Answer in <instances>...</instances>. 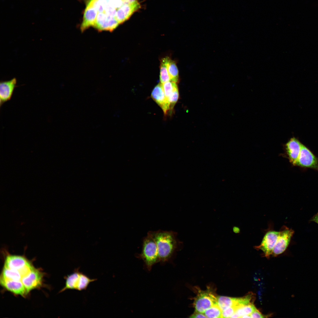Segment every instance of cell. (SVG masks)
Listing matches in <instances>:
<instances>
[{"instance_id":"6da1fadb","label":"cell","mask_w":318,"mask_h":318,"mask_svg":"<svg viewBox=\"0 0 318 318\" xmlns=\"http://www.w3.org/2000/svg\"><path fill=\"white\" fill-rule=\"evenodd\" d=\"M156 243L159 261H167L174 253L183 245L177 238V233L172 231H149Z\"/></svg>"},{"instance_id":"7a4b0ae2","label":"cell","mask_w":318,"mask_h":318,"mask_svg":"<svg viewBox=\"0 0 318 318\" xmlns=\"http://www.w3.org/2000/svg\"><path fill=\"white\" fill-rule=\"evenodd\" d=\"M138 256L143 260L149 270L153 265L159 261L156 243L149 231L143 238L141 252Z\"/></svg>"},{"instance_id":"3957f363","label":"cell","mask_w":318,"mask_h":318,"mask_svg":"<svg viewBox=\"0 0 318 318\" xmlns=\"http://www.w3.org/2000/svg\"><path fill=\"white\" fill-rule=\"evenodd\" d=\"M79 269V268L75 269L72 273L66 277L65 286L60 292L68 289L79 291L86 290L91 282L97 280L96 279H90L80 271Z\"/></svg>"},{"instance_id":"277c9868","label":"cell","mask_w":318,"mask_h":318,"mask_svg":"<svg viewBox=\"0 0 318 318\" xmlns=\"http://www.w3.org/2000/svg\"><path fill=\"white\" fill-rule=\"evenodd\" d=\"M217 297L211 292L199 290L193 303L195 311L204 313L207 309L217 304Z\"/></svg>"},{"instance_id":"5b68a950","label":"cell","mask_w":318,"mask_h":318,"mask_svg":"<svg viewBox=\"0 0 318 318\" xmlns=\"http://www.w3.org/2000/svg\"><path fill=\"white\" fill-rule=\"evenodd\" d=\"M294 231L286 226H283L279 231L272 255L276 256L284 252L289 244Z\"/></svg>"},{"instance_id":"8992f818","label":"cell","mask_w":318,"mask_h":318,"mask_svg":"<svg viewBox=\"0 0 318 318\" xmlns=\"http://www.w3.org/2000/svg\"><path fill=\"white\" fill-rule=\"evenodd\" d=\"M279 234V231L269 229L265 234L260 244L254 246V248L261 250L266 257L269 258L272 255Z\"/></svg>"},{"instance_id":"52a82bcc","label":"cell","mask_w":318,"mask_h":318,"mask_svg":"<svg viewBox=\"0 0 318 318\" xmlns=\"http://www.w3.org/2000/svg\"><path fill=\"white\" fill-rule=\"evenodd\" d=\"M296 166L311 168L318 171V158L302 144Z\"/></svg>"},{"instance_id":"ba28073f","label":"cell","mask_w":318,"mask_h":318,"mask_svg":"<svg viewBox=\"0 0 318 318\" xmlns=\"http://www.w3.org/2000/svg\"><path fill=\"white\" fill-rule=\"evenodd\" d=\"M119 23L115 17L107 15L105 13H98L93 26L100 31H111L116 28Z\"/></svg>"},{"instance_id":"9c48e42d","label":"cell","mask_w":318,"mask_h":318,"mask_svg":"<svg viewBox=\"0 0 318 318\" xmlns=\"http://www.w3.org/2000/svg\"><path fill=\"white\" fill-rule=\"evenodd\" d=\"M251 299L250 294L240 298L219 296L217 297V304L222 311L230 307L247 304L250 303Z\"/></svg>"},{"instance_id":"30bf717a","label":"cell","mask_w":318,"mask_h":318,"mask_svg":"<svg viewBox=\"0 0 318 318\" xmlns=\"http://www.w3.org/2000/svg\"><path fill=\"white\" fill-rule=\"evenodd\" d=\"M43 276L40 271L34 267L27 275L22 279L21 281L25 288L27 294L41 285Z\"/></svg>"},{"instance_id":"8fae6325","label":"cell","mask_w":318,"mask_h":318,"mask_svg":"<svg viewBox=\"0 0 318 318\" xmlns=\"http://www.w3.org/2000/svg\"><path fill=\"white\" fill-rule=\"evenodd\" d=\"M302 144L294 137L291 138L285 144L286 153L290 162L295 166L299 158Z\"/></svg>"},{"instance_id":"7c38bea8","label":"cell","mask_w":318,"mask_h":318,"mask_svg":"<svg viewBox=\"0 0 318 318\" xmlns=\"http://www.w3.org/2000/svg\"><path fill=\"white\" fill-rule=\"evenodd\" d=\"M5 256L4 267L19 271L30 263L24 256L12 255L7 253Z\"/></svg>"},{"instance_id":"4fadbf2b","label":"cell","mask_w":318,"mask_h":318,"mask_svg":"<svg viewBox=\"0 0 318 318\" xmlns=\"http://www.w3.org/2000/svg\"><path fill=\"white\" fill-rule=\"evenodd\" d=\"M151 97L160 107L166 115L170 112L169 103L165 96L162 84L159 83L153 89Z\"/></svg>"},{"instance_id":"5bb4252c","label":"cell","mask_w":318,"mask_h":318,"mask_svg":"<svg viewBox=\"0 0 318 318\" xmlns=\"http://www.w3.org/2000/svg\"><path fill=\"white\" fill-rule=\"evenodd\" d=\"M140 7L138 1L130 4H123L117 10L115 18L119 24H122L128 19Z\"/></svg>"},{"instance_id":"9a60e30c","label":"cell","mask_w":318,"mask_h":318,"mask_svg":"<svg viewBox=\"0 0 318 318\" xmlns=\"http://www.w3.org/2000/svg\"><path fill=\"white\" fill-rule=\"evenodd\" d=\"M16 80L13 78L11 80L1 82L0 84V104L1 106L10 100L16 87Z\"/></svg>"},{"instance_id":"2e32d148","label":"cell","mask_w":318,"mask_h":318,"mask_svg":"<svg viewBox=\"0 0 318 318\" xmlns=\"http://www.w3.org/2000/svg\"><path fill=\"white\" fill-rule=\"evenodd\" d=\"M1 285L15 294L24 296L27 294L25 288L21 281L9 280L0 277Z\"/></svg>"},{"instance_id":"e0dca14e","label":"cell","mask_w":318,"mask_h":318,"mask_svg":"<svg viewBox=\"0 0 318 318\" xmlns=\"http://www.w3.org/2000/svg\"><path fill=\"white\" fill-rule=\"evenodd\" d=\"M97 13V11L95 8L91 5H87L80 27L82 32L84 31L91 26H93Z\"/></svg>"},{"instance_id":"ac0fdd59","label":"cell","mask_w":318,"mask_h":318,"mask_svg":"<svg viewBox=\"0 0 318 318\" xmlns=\"http://www.w3.org/2000/svg\"><path fill=\"white\" fill-rule=\"evenodd\" d=\"M256 309L254 305L251 303L238 306L237 307L235 313L231 318H241L244 315H250Z\"/></svg>"},{"instance_id":"d6986e66","label":"cell","mask_w":318,"mask_h":318,"mask_svg":"<svg viewBox=\"0 0 318 318\" xmlns=\"http://www.w3.org/2000/svg\"><path fill=\"white\" fill-rule=\"evenodd\" d=\"M169 57H166L160 61V81L161 83L171 81L168 69V63Z\"/></svg>"},{"instance_id":"ffe728a7","label":"cell","mask_w":318,"mask_h":318,"mask_svg":"<svg viewBox=\"0 0 318 318\" xmlns=\"http://www.w3.org/2000/svg\"><path fill=\"white\" fill-rule=\"evenodd\" d=\"M0 277L9 280L21 281L22 278L18 271L9 269L4 267Z\"/></svg>"},{"instance_id":"44dd1931","label":"cell","mask_w":318,"mask_h":318,"mask_svg":"<svg viewBox=\"0 0 318 318\" xmlns=\"http://www.w3.org/2000/svg\"><path fill=\"white\" fill-rule=\"evenodd\" d=\"M168 72L171 81L176 83L179 80L178 71L175 62L169 58L168 63Z\"/></svg>"},{"instance_id":"7402d4cb","label":"cell","mask_w":318,"mask_h":318,"mask_svg":"<svg viewBox=\"0 0 318 318\" xmlns=\"http://www.w3.org/2000/svg\"><path fill=\"white\" fill-rule=\"evenodd\" d=\"M204 314L207 318H222V310L217 304L207 309Z\"/></svg>"},{"instance_id":"603a6c76","label":"cell","mask_w":318,"mask_h":318,"mask_svg":"<svg viewBox=\"0 0 318 318\" xmlns=\"http://www.w3.org/2000/svg\"><path fill=\"white\" fill-rule=\"evenodd\" d=\"M161 84L165 96L167 99L175 88L177 87V85L176 83L171 81Z\"/></svg>"},{"instance_id":"cb8c5ba5","label":"cell","mask_w":318,"mask_h":318,"mask_svg":"<svg viewBox=\"0 0 318 318\" xmlns=\"http://www.w3.org/2000/svg\"><path fill=\"white\" fill-rule=\"evenodd\" d=\"M179 97V92L178 87L175 88L168 98L170 105V111H171L177 102Z\"/></svg>"},{"instance_id":"d4e9b609","label":"cell","mask_w":318,"mask_h":318,"mask_svg":"<svg viewBox=\"0 0 318 318\" xmlns=\"http://www.w3.org/2000/svg\"><path fill=\"white\" fill-rule=\"evenodd\" d=\"M87 5L92 6L97 10L98 13L104 12V0H90Z\"/></svg>"},{"instance_id":"484cf974","label":"cell","mask_w":318,"mask_h":318,"mask_svg":"<svg viewBox=\"0 0 318 318\" xmlns=\"http://www.w3.org/2000/svg\"><path fill=\"white\" fill-rule=\"evenodd\" d=\"M104 12L107 15L112 17H115L117 10L115 8L110 6L106 3L104 0Z\"/></svg>"},{"instance_id":"4316f807","label":"cell","mask_w":318,"mask_h":318,"mask_svg":"<svg viewBox=\"0 0 318 318\" xmlns=\"http://www.w3.org/2000/svg\"><path fill=\"white\" fill-rule=\"evenodd\" d=\"M237 307H232L227 308L222 311V318H231L235 313Z\"/></svg>"},{"instance_id":"83f0119b","label":"cell","mask_w":318,"mask_h":318,"mask_svg":"<svg viewBox=\"0 0 318 318\" xmlns=\"http://www.w3.org/2000/svg\"><path fill=\"white\" fill-rule=\"evenodd\" d=\"M106 3L117 9L120 8L124 4L123 0H104Z\"/></svg>"},{"instance_id":"f1b7e54d","label":"cell","mask_w":318,"mask_h":318,"mask_svg":"<svg viewBox=\"0 0 318 318\" xmlns=\"http://www.w3.org/2000/svg\"><path fill=\"white\" fill-rule=\"evenodd\" d=\"M251 318H264V315L257 309L254 311L250 314Z\"/></svg>"},{"instance_id":"f546056e","label":"cell","mask_w":318,"mask_h":318,"mask_svg":"<svg viewBox=\"0 0 318 318\" xmlns=\"http://www.w3.org/2000/svg\"><path fill=\"white\" fill-rule=\"evenodd\" d=\"M191 318H207L203 313H202L195 311V312L190 317Z\"/></svg>"},{"instance_id":"4dcf8cb0","label":"cell","mask_w":318,"mask_h":318,"mask_svg":"<svg viewBox=\"0 0 318 318\" xmlns=\"http://www.w3.org/2000/svg\"><path fill=\"white\" fill-rule=\"evenodd\" d=\"M310 221L315 222L318 224V213L311 218Z\"/></svg>"},{"instance_id":"1f68e13d","label":"cell","mask_w":318,"mask_h":318,"mask_svg":"<svg viewBox=\"0 0 318 318\" xmlns=\"http://www.w3.org/2000/svg\"><path fill=\"white\" fill-rule=\"evenodd\" d=\"M137 0H125L124 1V4H130L136 1Z\"/></svg>"},{"instance_id":"d6a6232c","label":"cell","mask_w":318,"mask_h":318,"mask_svg":"<svg viewBox=\"0 0 318 318\" xmlns=\"http://www.w3.org/2000/svg\"><path fill=\"white\" fill-rule=\"evenodd\" d=\"M233 231L236 233H238L240 232L239 228L236 227H234L233 228Z\"/></svg>"},{"instance_id":"836d02e7","label":"cell","mask_w":318,"mask_h":318,"mask_svg":"<svg viewBox=\"0 0 318 318\" xmlns=\"http://www.w3.org/2000/svg\"><path fill=\"white\" fill-rule=\"evenodd\" d=\"M123 0L125 1V0Z\"/></svg>"}]
</instances>
